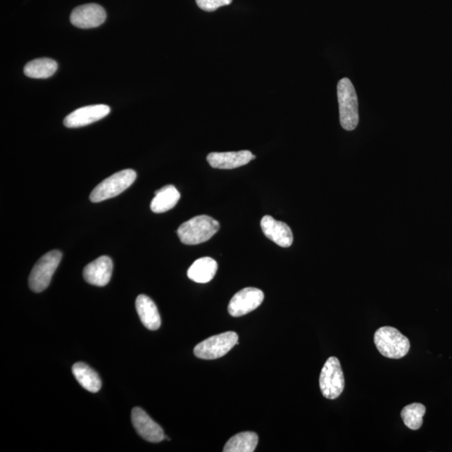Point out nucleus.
<instances>
[{"instance_id": "obj_1", "label": "nucleus", "mask_w": 452, "mask_h": 452, "mask_svg": "<svg viewBox=\"0 0 452 452\" xmlns=\"http://www.w3.org/2000/svg\"><path fill=\"white\" fill-rule=\"evenodd\" d=\"M219 230L218 221L208 215H199L182 224L177 234L184 245L194 246L209 241Z\"/></svg>"}, {"instance_id": "obj_2", "label": "nucleus", "mask_w": 452, "mask_h": 452, "mask_svg": "<svg viewBox=\"0 0 452 452\" xmlns=\"http://www.w3.org/2000/svg\"><path fill=\"white\" fill-rule=\"evenodd\" d=\"M339 105L341 126L344 130L353 131L360 121L358 96L354 87L348 78L340 80L337 87Z\"/></svg>"}, {"instance_id": "obj_3", "label": "nucleus", "mask_w": 452, "mask_h": 452, "mask_svg": "<svg viewBox=\"0 0 452 452\" xmlns=\"http://www.w3.org/2000/svg\"><path fill=\"white\" fill-rule=\"evenodd\" d=\"M375 344L383 356L398 360L409 352L410 341L392 327H379L375 334Z\"/></svg>"}, {"instance_id": "obj_4", "label": "nucleus", "mask_w": 452, "mask_h": 452, "mask_svg": "<svg viewBox=\"0 0 452 452\" xmlns=\"http://www.w3.org/2000/svg\"><path fill=\"white\" fill-rule=\"evenodd\" d=\"M136 178V172L132 170L115 172L92 190L90 196L91 201L99 203L119 196L134 183Z\"/></svg>"}, {"instance_id": "obj_5", "label": "nucleus", "mask_w": 452, "mask_h": 452, "mask_svg": "<svg viewBox=\"0 0 452 452\" xmlns=\"http://www.w3.org/2000/svg\"><path fill=\"white\" fill-rule=\"evenodd\" d=\"M239 337L237 332H226L211 337L199 344L194 349V356L201 360H211L223 357L237 344Z\"/></svg>"}, {"instance_id": "obj_6", "label": "nucleus", "mask_w": 452, "mask_h": 452, "mask_svg": "<svg viewBox=\"0 0 452 452\" xmlns=\"http://www.w3.org/2000/svg\"><path fill=\"white\" fill-rule=\"evenodd\" d=\"M62 253L51 251L44 255L34 265L29 277V286L34 292H42L50 285L53 275L61 263Z\"/></svg>"}, {"instance_id": "obj_7", "label": "nucleus", "mask_w": 452, "mask_h": 452, "mask_svg": "<svg viewBox=\"0 0 452 452\" xmlns=\"http://www.w3.org/2000/svg\"><path fill=\"white\" fill-rule=\"evenodd\" d=\"M322 396L335 400L343 393L345 380L342 367L336 357H330L323 366L319 379Z\"/></svg>"}, {"instance_id": "obj_8", "label": "nucleus", "mask_w": 452, "mask_h": 452, "mask_svg": "<svg viewBox=\"0 0 452 452\" xmlns=\"http://www.w3.org/2000/svg\"><path fill=\"white\" fill-rule=\"evenodd\" d=\"M263 300V291L258 288H244L230 300L228 312L230 315L236 318L246 315L258 308Z\"/></svg>"}, {"instance_id": "obj_9", "label": "nucleus", "mask_w": 452, "mask_h": 452, "mask_svg": "<svg viewBox=\"0 0 452 452\" xmlns=\"http://www.w3.org/2000/svg\"><path fill=\"white\" fill-rule=\"evenodd\" d=\"M106 19L104 8L96 4H87L75 8L70 17L72 24L80 29L99 27Z\"/></svg>"}, {"instance_id": "obj_10", "label": "nucleus", "mask_w": 452, "mask_h": 452, "mask_svg": "<svg viewBox=\"0 0 452 452\" xmlns=\"http://www.w3.org/2000/svg\"><path fill=\"white\" fill-rule=\"evenodd\" d=\"M132 425L139 435L144 440L153 443L161 442L165 439L163 429L139 407L132 410Z\"/></svg>"}, {"instance_id": "obj_11", "label": "nucleus", "mask_w": 452, "mask_h": 452, "mask_svg": "<svg viewBox=\"0 0 452 452\" xmlns=\"http://www.w3.org/2000/svg\"><path fill=\"white\" fill-rule=\"evenodd\" d=\"M110 112L109 106L103 104L84 106L69 114L64 119V125L70 128L85 127L106 118Z\"/></svg>"}, {"instance_id": "obj_12", "label": "nucleus", "mask_w": 452, "mask_h": 452, "mask_svg": "<svg viewBox=\"0 0 452 452\" xmlns=\"http://www.w3.org/2000/svg\"><path fill=\"white\" fill-rule=\"evenodd\" d=\"M113 264L110 257L103 256L93 260L83 270V277L89 284L105 287L112 277Z\"/></svg>"}, {"instance_id": "obj_13", "label": "nucleus", "mask_w": 452, "mask_h": 452, "mask_svg": "<svg viewBox=\"0 0 452 452\" xmlns=\"http://www.w3.org/2000/svg\"><path fill=\"white\" fill-rule=\"evenodd\" d=\"M255 158L250 151L242 150L239 152L211 153L208 155L207 161L212 168L233 170L247 165Z\"/></svg>"}, {"instance_id": "obj_14", "label": "nucleus", "mask_w": 452, "mask_h": 452, "mask_svg": "<svg viewBox=\"0 0 452 452\" xmlns=\"http://www.w3.org/2000/svg\"><path fill=\"white\" fill-rule=\"evenodd\" d=\"M261 230L265 237L281 247H289L294 243V234L287 224L265 215L260 221Z\"/></svg>"}, {"instance_id": "obj_15", "label": "nucleus", "mask_w": 452, "mask_h": 452, "mask_svg": "<svg viewBox=\"0 0 452 452\" xmlns=\"http://www.w3.org/2000/svg\"><path fill=\"white\" fill-rule=\"evenodd\" d=\"M136 309L140 320L146 329L155 331L161 326V318L159 315L156 304L148 296L141 294L136 299Z\"/></svg>"}, {"instance_id": "obj_16", "label": "nucleus", "mask_w": 452, "mask_h": 452, "mask_svg": "<svg viewBox=\"0 0 452 452\" xmlns=\"http://www.w3.org/2000/svg\"><path fill=\"white\" fill-rule=\"evenodd\" d=\"M218 264L211 257H202L194 261L188 270V277L198 283H207L214 278Z\"/></svg>"}, {"instance_id": "obj_17", "label": "nucleus", "mask_w": 452, "mask_h": 452, "mask_svg": "<svg viewBox=\"0 0 452 452\" xmlns=\"http://www.w3.org/2000/svg\"><path fill=\"white\" fill-rule=\"evenodd\" d=\"M180 199V194L174 185L163 186L155 192L150 208L153 213H165L174 208Z\"/></svg>"}, {"instance_id": "obj_18", "label": "nucleus", "mask_w": 452, "mask_h": 452, "mask_svg": "<svg viewBox=\"0 0 452 452\" xmlns=\"http://www.w3.org/2000/svg\"><path fill=\"white\" fill-rule=\"evenodd\" d=\"M75 379L87 391L96 393L101 387V380L96 372L84 363H77L73 367Z\"/></svg>"}, {"instance_id": "obj_19", "label": "nucleus", "mask_w": 452, "mask_h": 452, "mask_svg": "<svg viewBox=\"0 0 452 452\" xmlns=\"http://www.w3.org/2000/svg\"><path fill=\"white\" fill-rule=\"evenodd\" d=\"M58 68L56 61L50 58H41L30 61L24 69L25 75L34 79H46L52 77Z\"/></svg>"}, {"instance_id": "obj_20", "label": "nucleus", "mask_w": 452, "mask_h": 452, "mask_svg": "<svg viewBox=\"0 0 452 452\" xmlns=\"http://www.w3.org/2000/svg\"><path fill=\"white\" fill-rule=\"evenodd\" d=\"M258 436L255 432H246L230 438L224 447V452H253L258 444Z\"/></svg>"}, {"instance_id": "obj_21", "label": "nucleus", "mask_w": 452, "mask_h": 452, "mask_svg": "<svg viewBox=\"0 0 452 452\" xmlns=\"http://www.w3.org/2000/svg\"><path fill=\"white\" fill-rule=\"evenodd\" d=\"M425 406L420 403L407 406L401 411V418L406 427L413 431L419 429L423 425V416L425 414Z\"/></svg>"}, {"instance_id": "obj_22", "label": "nucleus", "mask_w": 452, "mask_h": 452, "mask_svg": "<svg viewBox=\"0 0 452 452\" xmlns=\"http://www.w3.org/2000/svg\"><path fill=\"white\" fill-rule=\"evenodd\" d=\"M233 0H196L197 6L203 11L213 12L219 8L229 6Z\"/></svg>"}]
</instances>
